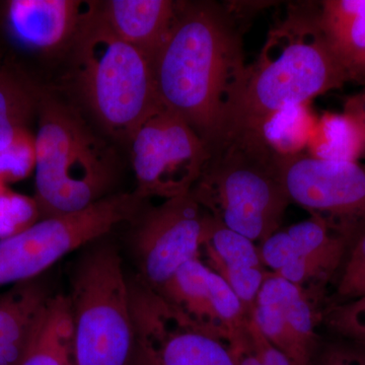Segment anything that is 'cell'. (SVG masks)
Masks as SVG:
<instances>
[{"mask_svg": "<svg viewBox=\"0 0 365 365\" xmlns=\"http://www.w3.org/2000/svg\"><path fill=\"white\" fill-rule=\"evenodd\" d=\"M153 62L162 104L209 148L217 143L248 66L234 11L215 2H179L172 30Z\"/></svg>", "mask_w": 365, "mask_h": 365, "instance_id": "obj_1", "label": "cell"}, {"mask_svg": "<svg viewBox=\"0 0 365 365\" xmlns=\"http://www.w3.org/2000/svg\"><path fill=\"white\" fill-rule=\"evenodd\" d=\"M352 79L327 39L319 9L292 7L269 31L256 61L247 66L222 138L235 132H260L284 108L307 105Z\"/></svg>", "mask_w": 365, "mask_h": 365, "instance_id": "obj_2", "label": "cell"}, {"mask_svg": "<svg viewBox=\"0 0 365 365\" xmlns=\"http://www.w3.org/2000/svg\"><path fill=\"white\" fill-rule=\"evenodd\" d=\"M279 158L261 132H235L210 146L190 194L218 222L260 245L279 230L292 203Z\"/></svg>", "mask_w": 365, "mask_h": 365, "instance_id": "obj_3", "label": "cell"}, {"mask_svg": "<svg viewBox=\"0 0 365 365\" xmlns=\"http://www.w3.org/2000/svg\"><path fill=\"white\" fill-rule=\"evenodd\" d=\"M76 43L79 88L98 121L111 135L128 140L162 106L150 56L112 32L97 4L81 24Z\"/></svg>", "mask_w": 365, "mask_h": 365, "instance_id": "obj_4", "label": "cell"}, {"mask_svg": "<svg viewBox=\"0 0 365 365\" xmlns=\"http://www.w3.org/2000/svg\"><path fill=\"white\" fill-rule=\"evenodd\" d=\"M38 111L35 199L41 220L107 197L116 174L111 150L68 106L42 97Z\"/></svg>", "mask_w": 365, "mask_h": 365, "instance_id": "obj_5", "label": "cell"}, {"mask_svg": "<svg viewBox=\"0 0 365 365\" xmlns=\"http://www.w3.org/2000/svg\"><path fill=\"white\" fill-rule=\"evenodd\" d=\"M74 364L134 365L137 343L130 285L110 245L91 250L72 278Z\"/></svg>", "mask_w": 365, "mask_h": 365, "instance_id": "obj_6", "label": "cell"}, {"mask_svg": "<svg viewBox=\"0 0 365 365\" xmlns=\"http://www.w3.org/2000/svg\"><path fill=\"white\" fill-rule=\"evenodd\" d=\"M141 201L135 193L111 194L81 210L42 218L21 234L0 240V287L39 277L62 257L131 220Z\"/></svg>", "mask_w": 365, "mask_h": 365, "instance_id": "obj_7", "label": "cell"}, {"mask_svg": "<svg viewBox=\"0 0 365 365\" xmlns=\"http://www.w3.org/2000/svg\"><path fill=\"white\" fill-rule=\"evenodd\" d=\"M131 162L140 199L189 194L210 158V148L182 118L160 106L132 134Z\"/></svg>", "mask_w": 365, "mask_h": 365, "instance_id": "obj_8", "label": "cell"}, {"mask_svg": "<svg viewBox=\"0 0 365 365\" xmlns=\"http://www.w3.org/2000/svg\"><path fill=\"white\" fill-rule=\"evenodd\" d=\"M292 203L351 244L365 232V165L297 153L279 158Z\"/></svg>", "mask_w": 365, "mask_h": 365, "instance_id": "obj_9", "label": "cell"}, {"mask_svg": "<svg viewBox=\"0 0 365 365\" xmlns=\"http://www.w3.org/2000/svg\"><path fill=\"white\" fill-rule=\"evenodd\" d=\"M141 365H237L232 346L196 325L137 276L129 281Z\"/></svg>", "mask_w": 365, "mask_h": 365, "instance_id": "obj_10", "label": "cell"}, {"mask_svg": "<svg viewBox=\"0 0 365 365\" xmlns=\"http://www.w3.org/2000/svg\"><path fill=\"white\" fill-rule=\"evenodd\" d=\"M206 211L191 194L168 199L141 218L133 239L139 277L160 290L182 266L200 258Z\"/></svg>", "mask_w": 365, "mask_h": 365, "instance_id": "obj_11", "label": "cell"}, {"mask_svg": "<svg viewBox=\"0 0 365 365\" xmlns=\"http://www.w3.org/2000/svg\"><path fill=\"white\" fill-rule=\"evenodd\" d=\"M349 242L311 217L271 235L259 245L264 266L304 288L318 287L339 269Z\"/></svg>", "mask_w": 365, "mask_h": 365, "instance_id": "obj_12", "label": "cell"}, {"mask_svg": "<svg viewBox=\"0 0 365 365\" xmlns=\"http://www.w3.org/2000/svg\"><path fill=\"white\" fill-rule=\"evenodd\" d=\"M158 292L196 325L230 343L252 314L200 258L182 266Z\"/></svg>", "mask_w": 365, "mask_h": 365, "instance_id": "obj_13", "label": "cell"}, {"mask_svg": "<svg viewBox=\"0 0 365 365\" xmlns=\"http://www.w3.org/2000/svg\"><path fill=\"white\" fill-rule=\"evenodd\" d=\"M252 316L269 342L292 364L313 365L319 348L316 313L307 290L269 273Z\"/></svg>", "mask_w": 365, "mask_h": 365, "instance_id": "obj_14", "label": "cell"}, {"mask_svg": "<svg viewBox=\"0 0 365 365\" xmlns=\"http://www.w3.org/2000/svg\"><path fill=\"white\" fill-rule=\"evenodd\" d=\"M201 255L205 257L204 263L230 285L248 314L253 313L257 297L269 274L262 262L259 245L206 212Z\"/></svg>", "mask_w": 365, "mask_h": 365, "instance_id": "obj_15", "label": "cell"}, {"mask_svg": "<svg viewBox=\"0 0 365 365\" xmlns=\"http://www.w3.org/2000/svg\"><path fill=\"white\" fill-rule=\"evenodd\" d=\"M91 6L76 0H13L7 4L9 32L24 47L50 51L76 39Z\"/></svg>", "mask_w": 365, "mask_h": 365, "instance_id": "obj_16", "label": "cell"}, {"mask_svg": "<svg viewBox=\"0 0 365 365\" xmlns=\"http://www.w3.org/2000/svg\"><path fill=\"white\" fill-rule=\"evenodd\" d=\"M179 2L110 0L97 4L98 16L120 39L153 60L174 25Z\"/></svg>", "mask_w": 365, "mask_h": 365, "instance_id": "obj_17", "label": "cell"}, {"mask_svg": "<svg viewBox=\"0 0 365 365\" xmlns=\"http://www.w3.org/2000/svg\"><path fill=\"white\" fill-rule=\"evenodd\" d=\"M52 294L37 278L0 294V365H20Z\"/></svg>", "mask_w": 365, "mask_h": 365, "instance_id": "obj_18", "label": "cell"}, {"mask_svg": "<svg viewBox=\"0 0 365 365\" xmlns=\"http://www.w3.org/2000/svg\"><path fill=\"white\" fill-rule=\"evenodd\" d=\"M20 365H76L73 323L67 295L54 294L48 300Z\"/></svg>", "mask_w": 365, "mask_h": 365, "instance_id": "obj_19", "label": "cell"}, {"mask_svg": "<svg viewBox=\"0 0 365 365\" xmlns=\"http://www.w3.org/2000/svg\"><path fill=\"white\" fill-rule=\"evenodd\" d=\"M319 21L334 52L352 74L365 55V0L323 1Z\"/></svg>", "mask_w": 365, "mask_h": 365, "instance_id": "obj_20", "label": "cell"}, {"mask_svg": "<svg viewBox=\"0 0 365 365\" xmlns=\"http://www.w3.org/2000/svg\"><path fill=\"white\" fill-rule=\"evenodd\" d=\"M40 97L31 86L0 71V150H4L39 108Z\"/></svg>", "mask_w": 365, "mask_h": 365, "instance_id": "obj_21", "label": "cell"}, {"mask_svg": "<svg viewBox=\"0 0 365 365\" xmlns=\"http://www.w3.org/2000/svg\"><path fill=\"white\" fill-rule=\"evenodd\" d=\"M307 148L314 157L334 160H356L362 153L359 131L344 114H326L317 122Z\"/></svg>", "mask_w": 365, "mask_h": 365, "instance_id": "obj_22", "label": "cell"}, {"mask_svg": "<svg viewBox=\"0 0 365 365\" xmlns=\"http://www.w3.org/2000/svg\"><path fill=\"white\" fill-rule=\"evenodd\" d=\"M316 124L307 105L289 106L269 118L260 132L278 155L287 157L307 148Z\"/></svg>", "mask_w": 365, "mask_h": 365, "instance_id": "obj_23", "label": "cell"}, {"mask_svg": "<svg viewBox=\"0 0 365 365\" xmlns=\"http://www.w3.org/2000/svg\"><path fill=\"white\" fill-rule=\"evenodd\" d=\"M230 346L237 365H294L284 353L269 342L252 314L230 341Z\"/></svg>", "mask_w": 365, "mask_h": 365, "instance_id": "obj_24", "label": "cell"}, {"mask_svg": "<svg viewBox=\"0 0 365 365\" xmlns=\"http://www.w3.org/2000/svg\"><path fill=\"white\" fill-rule=\"evenodd\" d=\"M37 163L35 134L28 128L19 132L4 150H0V182L4 185L26 179Z\"/></svg>", "mask_w": 365, "mask_h": 365, "instance_id": "obj_25", "label": "cell"}, {"mask_svg": "<svg viewBox=\"0 0 365 365\" xmlns=\"http://www.w3.org/2000/svg\"><path fill=\"white\" fill-rule=\"evenodd\" d=\"M41 220L35 198L7 189L0 195V240L21 234Z\"/></svg>", "mask_w": 365, "mask_h": 365, "instance_id": "obj_26", "label": "cell"}, {"mask_svg": "<svg viewBox=\"0 0 365 365\" xmlns=\"http://www.w3.org/2000/svg\"><path fill=\"white\" fill-rule=\"evenodd\" d=\"M326 322L344 340L365 346V294L334 304L327 312Z\"/></svg>", "mask_w": 365, "mask_h": 365, "instance_id": "obj_27", "label": "cell"}, {"mask_svg": "<svg viewBox=\"0 0 365 365\" xmlns=\"http://www.w3.org/2000/svg\"><path fill=\"white\" fill-rule=\"evenodd\" d=\"M337 292L344 302L365 294V232L353 245L341 274Z\"/></svg>", "mask_w": 365, "mask_h": 365, "instance_id": "obj_28", "label": "cell"}, {"mask_svg": "<svg viewBox=\"0 0 365 365\" xmlns=\"http://www.w3.org/2000/svg\"><path fill=\"white\" fill-rule=\"evenodd\" d=\"M313 365H365V346L343 340L319 349Z\"/></svg>", "mask_w": 365, "mask_h": 365, "instance_id": "obj_29", "label": "cell"}, {"mask_svg": "<svg viewBox=\"0 0 365 365\" xmlns=\"http://www.w3.org/2000/svg\"><path fill=\"white\" fill-rule=\"evenodd\" d=\"M344 115L351 120L361 139L362 155H365V88L345 102Z\"/></svg>", "mask_w": 365, "mask_h": 365, "instance_id": "obj_30", "label": "cell"}, {"mask_svg": "<svg viewBox=\"0 0 365 365\" xmlns=\"http://www.w3.org/2000/svg\"><path fill=\"white\" fill-rule=\"evenodd\" d=\"M353 79H365V55L352 69Z\"/></svg>", "mask_w": 365, "mask_h": 365, "instance_id": "obj_31", "label": "cell"}, {"mask_svg": "<svg viewBox=\"0 0 365 365\" xmlns=\"http://www.w3.org/2000/svg\"><path fill=\"white\" fill-rule=\"evenodd\" d=\"M6 185H4V182H0V195H1V194H4V192L6 191Z\"/></svg>", "mask_w": 365, "mask_h": 365, "instance_id": "obj_32", "label": "cell"}, {"mask_svg": "<svg viewBox=\"0 0 365 365\" xmlns=\"http://www.w3.org/2000/svg\"><path fill=\"white\" fill-rule=\"evenodd\" d=\"M134 365H141L140 364H139L138 360H137V357H136L135 364H134Z\"/></svg>", "mask_w": 365, "mask_h": 365, "instance_id": "obj_33", "label": "cell"}]
</instances>
